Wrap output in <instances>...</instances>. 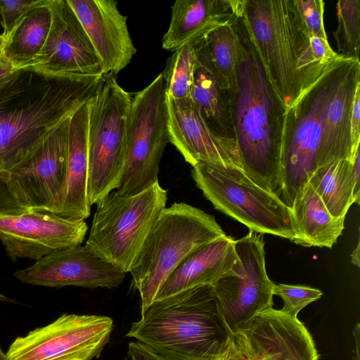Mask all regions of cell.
<instances>
[{
    "instance_id": "21",
    "label": "cell",
    "mask_w": 360,
    "mask_h": 360,
    "mask_svg": "<svg viewBox=\"0 0 360 360\" xmlns=\"http://www.w3.org/2000/svg\"><path fill=\"white\" fill-rule=\"evenodd\" d=\"M359 85V60L341 56L323 115L322 148L326 165L345 159L352 161L359 150L353 147L350 122L352 103Z\"/></svg>"
},
{
    "instance_id": "5",
    "label": "cell",
    "mask_w": 360,
    "mask_h": 360,
    "mask_svg": "<svg viewBox=\"0 0 360 360\" xmlns=\"http://www.w3.org/2000/svg\"><path fill=\"white\" fill-rule=\"evenodd\" d=\"M226 236L214 217L198 207L185 202L165 207L129 272L141 310L154 301L163 282L190 253Z\"/></svg>"
},
{
    "instance_id": "2",
    "label": "cell",
    "mask_w": 360,
    "mask_h": 360,
    "mask_svg": "<svg viewBox=\"0 0 360 360\" xmlns=\"http://www.w3.org/2000/svg\"><path fill=\"white\" fill-rule=\"evenodd\" d=\"M243 13L233 23L238 57L229 81L231 122L243 170L279 197L286 108L262 63Z\"/></svg>"
},
{
    "instance_id": "17",
    "label": "cell",
    "mask_w": 360,
    "mask_h": 360,
    "mask_svg": "<svg viewBox=\"0 0 360 360\" xmlns=\"http://www.w3.org/2000/svg\"><path fill=\"white\" fill-rule=\"evenodd\" d=\"M169 143L191 167L198 163L243 169L236 141L214 134L206 125L191 97L166 96Z\"/></svg>"
},
{
    "instance_id": "10",
    "label": "cell",
    "mask_w": 360,
    "mask_h": 360,
    "mask_svg": "<svg viewBox=\"0 0 360 360\" xmlns=\"http://www.w3.org/2000/svg\"><path fill=\"white\" fill-rule=\"evenodd\" d=\"M168 143L165 82L161 72L132 96L124 167L116 191L133 195L158 181L159 165Z\"/></svg>"
},
{
    "instance_id": "9",
    "label": "cell",
    "mask_w": 360,
    "mask_h": 360,
    "mask_svg": "<svg viewBox=\"0 0 360 360\" xmlns=\"http://www.w3.org/2000/svg\"><path fill=\"white\" fill-rule=\"evenodd\" d=\"M196 186L214 207L249 230L290 240L295 235L291 209L256 184L238 167L198 163L191 167Z\"/></svg>"
},
{
    "instance_id": "7",
    "label": "cell",
    "mask_w": 360,
    "mask_h": 360,
    "mask_svg": "<svg viewBox=\"0 0 360 360\" xmlns=\"http://www.w3.org/2000/svg\"><path fill=\"white\" fill-rule=\"evenodd\" d=\"M167 200V190L158 181L133 195L112 191L96 204L86 245L129 273Z\"/></svg>"
},
{
    "instance_id": "36",
    "label": "cell",
    "mask_w": 360,
    "mask_h": 360,
    "mask_svg": "<svg viewBox=\"0 0 360 360\" xmlns=\"http://www.w3.org/2000/svg\"><path fill=\"white\" fill-rule=\"evenodd\" d=\"M350 122L352 144L356 150L360 144V85L356 88L352 103Z\"/></svg>"
},
{
    "instance_id": "42",
    "label": "cell",
    "mask_w": 360,
    "mask_h": 360,
    "mask_svg": "<svg viewBox=\"0 0 360 360\" xmlns=\"http://www.w3.org/2000/svg\"><path fill=\"white\" fill-rule=\"evenodd\" d=\"M0 360H6V354L4 352L0 346Z\"/></svg>"
},
{
    "instance_id": "33",
    "label": "cell",
    "mask_w": 360,
    "mask_h": 360,
    "mask_svg": "<svg viewBox=\"0 0 360 360\" xmlns=\"http://www.w3.org/2000/svg\"><path fill=\"white\" fill-rule=\"evenodd\" d=\"M30 210L11 181L9 172H0V217L21 215Z\"/></svg>"
},
{
    "instance_id": "8",
    "label": "cell",
    "mask_w": 360,
    "mask_h": 360,
    "mask_svg": "<svg viewBox=\"0 0 360 360\" xmlns=\"http://www.w3.org/2000/svg\"><path fill=\"white\" fill-rule=\"evenodd\" d=\"M105 80L87 101L88 198L98 204L121 181L125 162L126 143L132 95L117 82L115 75Z\"/></svg>"
},
{
    "instance_id": "32",
    "label": "cell",
    "mask_w": 360,
    "mask_h": 360,
    "mask_svg": "<svg viewBox=\"0 0 360 360\" xmlns=\"http://www.w3.org/2000/svg\"><path fill=\"white\" fill-rule=\"evenodd\" d=\"M294 3L309 37L328 39L323 25L325 2L322 0H294Z\"/></svg>"
},
{
    "instance_id": "22",
    "label": "cell",
    "mask_w": 360,
    "mask_h": 360,
    "mask_svg": "<svg viewBox=\"0 0 360 360\" xmlns=\"http://www.w3.org/2000/svg\"><path fill=\"white\" fill-rule=\"evenodd\" d=\"M245 0H177L171 6L162 48L174 51L203 38L212 30L232 24L243 15Z\"/></svg>"
},
{
    "instance_id": "40",
    "label": "cell",
    "mask_w": 360,
    "mask_h": 360,
    "mask_svg": "<svg viewBox=\"0 0 360 360\" xmlns=\"http://www.w3.org/2000/svg\"><path fill=\"white\" fill-rule=\"evenodd\" d=\"M237 356V350L235 346L233 348L229 351L224 356H223L220 360H234Z\"/></svg>"
},
{
    "instance_id": "24",
    "label": "cell",
    "mask_w": 360,
    "mask_h": 360,
    "mask_svg": "<svg viewBox=\"0 0 360 360\" xmlns=\"http://www.w3.org/2000/svg\"><path fill=\"white\" fill-rule=\"evenodd\" d=\"M290 209L295 232L290 241L295 244L331 248L345 229V217L332 216L308 182Z\"/></svg>"
},
{
    "instance_id": "20",
    "label": "cell",
    "mask_w": 360,
    "mask_h": 360,
    "mask_svg": "<svg viewBox=\"0 0 360 360\" xmlns=\"http://www.w3.org/2000/svg\"><path fill=\"white\" fill-rule=\"evenodd\" d=\"M87 134L88 105L86 102L70 119L65 175L62 186L54 199L39 211L82 220L90 216Z\"/></svg>"
},
{
    "instance_id": "4",
    "label": "cell",
    "mask_w": 360,
    "mask_h": 360,
    "mask_svg": "<svg viewBox=\"0 0 360 360\" xmlns=\"http://www.w3.org/2000/svg\"><path fill=\"white\" fill-rule=\"evenodd\" d=\"M244 17L269 80L288 108L322 75L294 0H245Z\"/></svg>"
},
{
    "instance_id": "30",
    "label": "cell",
    "mask_w": 360,
    "mask_h": 360,
    "mask_svg": "<svg viewBox=\"0 0 360 360\" xmlns=\"http://www.w3.org/2000/svg\"><path fill=\"white\" fill-rule=\"evenodd\" d=\"M336 10L338 25L333 34L338 53L345 58L359 60L360 1L340 0Z\"/></svg>"
},
{
    "instance_id": "15",
    "label": "cell",
    "mask_w": 360,
    "mask_h": 360,
    "mask_svg": "<svg viewBox=\"0 0 360 360\" xmlns=\"http://www.w3.org/2000/svg\"><path fill=\"white\" fill-rule=\"evenodd\" d=\"M125 274L86 245H79L53 252L31 266L17 270L14 276L33 285L111 289L123 283Z\"/></svg>"
},
{
    "instance_id": "6",
    "label": "cell",
    "mask_w": 360,
    "mask_h": 360,
    "mask_svg": "<svg viewBox=\"0 0 360 360\" xmlns=\"http://www.w3.org/2000/svg\"><path fill=\"white\" fill-rule=\"evenodd\" d=\"M340 57L285 110L279 198L290 209L313 172L326 165L322 148L323 115Z\"/></svg>"
},
{
    "instance_id": "27",
    "label": "cell",
    "mask_w": 360,
    "mask_h": 360,
    "mask_svg": "<svg viewBox=\"0 0 360 360\" xmlns=\"http://www.w3.org/2000/svg\"><path fill=\"white\" fill-rule=\"evenodd\" d=\"M308 183L332 216L345 217L354 203L352 161L330 162L314 171Z\"/></svg>"
},
{
    "instance_id": "16",
    "label": "cell",
    "mask_w": 360,
    "mask_h": 360,
    "mask_svg": "<svg viewBox=\"0 0 360 360\" xmlns=\"http://www.w3.org/2000/svg\"><path fill=\"white\" fill-rule=\"evenodd\" d=\"M49 6L50 31L30 67L53 74H103L100 58L68 1L50 0Z\"/></svg>"
},
{
    "instance_id": "34",
    "label": "cell",
    "mask_w": 360,
    "mask_h": 360,
    "mask_svg": "<svg viewBox=\"0 0 360 360\" xmlns=\"http://www.w3.org/2000/svg\"><path fill=\"white\" fill-rule=\"evenodd\" d=\"M49 0H0V14L2 18L4 39L8 37L18 21L30 10L46 4Z\"/></svg>"
},
{
    "instance_id": "3",
    "label": "cell",
    "mask_w": 360,
    "mask_h": 360,
    "mask_svg": "<svg viewBox=\"0 0 360 360\" xmlns=\"http://www.w3.org/2000/svg\"><path fill=\"white\" fill-rule=\"evenodd\" d=\"M127 336L166 360H220L234 347L212 285L154 300Z\"/></svg>"
},
{
    "instance_id": "28",
    "label": "cell",
    "mask_w": 360,
    "mask_h": 360,
    "mask_svg": "<svg viewBox=\"0 0 360 360\" xmlns=\"http://www.w3.org/2000/svg\"><path fill=\"white\" fill-rule=\"evenodd\" d=\"M233 23L219 27L195 41L197 58L211 71L220 86L229 89L237 63V39Z\"/></svg>"
},
{
    "instance_id": "29",
    "label": "cell",
    "mask_w": 360,
    "mask_h": 360,
    "mask_svg": "<svg viewBox=\"0 0 360 360\" xmlns=\"http://www.w3.org/2000/svg\"><path fill=\"white\" fill-rule=\"evenodd\" d=\"M196 63L194 41L184 44L173 51L162 72L167 97L173 99L190 97Z\"/></svg>"
},
{
    "instance_id": "37",
    "label": "cell",
    "mask_w": 360,
    "mask_h": 360,
    "mask_svg": "<svg viewBox=\"0 0 360 360\" xmlns=\"http://www.w3.org/2000/svg\"><path fill=\"white\" fill-rule=\"evenodd\" d=\"M359 150L355 154L352 161V173L354 183V202L359 204L360 198V163H359Z\"/></svg>"
},
{
    "instance_id": "41",
    "label": "cell",
    "mask_w": 360,
    "mask_h": 360,
    "mask_svg": "<svg viewBox=\"0 0 360 360\" xmlns=\"http://www.w3.org/2000/svg\"><path fill=\"white\" fill-rule=\"evenodd\" d=\"M0 301L8 302H15V300H13V299L9 298L8 297H6V295H4L2 293H0Z\"/></svg>"
},
{
    "instance_id": "13",
    "label": "cell",
    "mask_w": 360,
    "mask_h": 360,
    "mask_svg": "<svg viewBox=\"0 0 360 360\" xmlns=\"http://www.w3.org/2000/svg\"><path fill=\"white\" fill-rule=\"evenodd\" d=\"M245 360H318L312 337L297 318L280 309H265L233 333Z\"/></svg>"
},
{
    "instance_id": "31",
    "label": "cell",
    "mask_w": 360,
    "mask_h": 360,
    "mask_svg": "<svg viewBox=\"0 0 360 360\" xmlns=\"http://www.w3.org/2000/svg\"><path fill=\"white\" fill-rule=\"evenodd\" d=\"M323 292L307 285L274 284L273 295L281 297L283 307L280 309L293 318H297L298 313L309 304L320 299Z\"/></svg>"
},
{
    "instance_id": "18",
    "label": "cell",
    "mask_w": 360,
    "mask_h": 360,
    "mask_svg": "<svg viewBox=\"0 0 360 360\" xmlns=\"http://www.w3.org/2000/svg\"><path fill=\"white\" fill-rule=\"evenodd\" d=\"M70 117L49 132L29 159L8 172L11 181L31 210L45 207L62 186Z\"/></svg>"
},
{
    "instance_id": "11",
    "label": "cell",
    "mask_w": 360,
    "mask_h": 360,
    "mask_svg": "<svg viewBox=\"0 0 360 360\" xmlns=\"http://www.w3.org/2000/svg\"><path fill=\"white\" fill-rule=\"evenodd\" d=\"M113 328L107 316L63 314L16 338L6 360H92L101 356Z\"/></svg>"
},
{
    "instance_id": "43",
    "label": "cell",
    "mask_w": 360,
    "mask_h": 360,
    "mask_svg": "<svg viewBox=\"0 0 360 360\" xmlns=\"http://www.w3.org/2000/svg\"><path fill=\"white\" fill-rule=\"evenodd\" d=\"M234 360H245V359L240 356V354L237 351V356Z\"/></svg>"
},
{
    "instance_id": "26",
    "label": "cell",
    "mask_w": 360,
    "mask_h": 360,
    "mask_svg": "<svg viewBox=\"0 0 360 360\" xmlns=\"http://www.w3.org/2000/svg\"><path fill=\"white\" fill-rule=\"evenodd\" d=\"M190 97L200 117L214 134L236 141L229 89L222 88L211 71L198 58Z\"/></svg>"
},
{
    "instance_id": "39",
    "label": "cell",
    "mask_w": 360,
    "mask_h": 360,
    "mask_svg": "<svg viewBox=\"0 0 360 360\" xmlns=\"http://www.w3.org/2000/svg\"><path fill=\"white\" fill-rule=\"evenodd\" d=\"M360 248H359V243H358L356 247L354 249L352 253L351 254V262L356 265L357 267L360 266Z\"/></svg>"
},
{
    "instance_id": "44",
    "label": "cell",
    "mask_w": 360,
    "mask_h": 360,
    "mask_svg": "<svg viewBox=\"0 0 360 360\" xmlns=\"http://www.w3.org/2000/svg\"><path fill=\"white\" fill-rule=\"evenodd\" d=\"M1 23H2V18H1V15L0 14V25H1Z\"/></svg>"
},
{
    "instance_id": "23",
    "label": "cell",
    "mask_w": 360,
    "mask_h": 360,
    "mask_svg": "<svg viewBox=\"0 0 360 360\" xmlns=\"http://www.w3.org/2000/svg\"><path fill=\"white\" fill-rule=\"evenodd\" d=\"M234 240L226 236L190 253L165 279L154 300L194 287L213 285L237 261Z\"/></svg>"
},
{
    "instance_id": "38",
    "label": "cell",
    "mask_w": 360,
    "mask_h": 360,
    "mask_svg": "<svg viewBox=\"0 0 360 360\" xmlns=\"http://www.w3.org/2000/svg\"><path fill=\"white\" fill-rule=\"evenodd\" d=\"M4 37L0 35V81L7 78L15 70L4 53Z\"/></svg>"
},
{
    "instance_id": "12",
    "label": "cell",
    "mask_w": 360,
    "mask_h": 360,
    "mask_svg": "<svg viewBox=\"0 0 360 360\" xmlns=\"http://www.w3.org/2000/svg\"><path fill=\"white\" fill-rule=\"evenodd\" d=\"M234 248L236 264L212 285L233 334L255 315L272 307L274 285L266 271L264 234L250 230L234 240Z\"/></svg>"
},
{
    "instance_id": "1",
    "label": "cell",
    "mask_w": 360,
    "mask_h": 360,
    "mask_svg": "<svg viewBox=\"0 0 360 360\" xmlns=\"http://www.w3.org/2000/svg\"><path fill=\"white\" fill-rule=\"evenodd\" d=\"M104 79L103 74H53L27 67L0 81V172L29 159Z\"/></svg>"
},
{
    "instance_id": "35",
    "label": "cell",
    "mask_w": 360,
    "mask_h": 360,
    "mask_svg": "<svg viewBox=\"0 0 360 360\" xmlns=\"http://www.w3.org/2000/svg\"><path fill=\"white\" fill-rule=\"evenodd\" d=\"M124 360H166L146 345L139 342H130Z\"/></svg>"
},
{
    "instance_id": "19",
    "label": "cell",
    "mask_w": 360,
    "mask_h": 360,
    "mask_svg": "<svg viewBox=\"0 0 360 360\" xmlns=\"http://www.w3.org/2000/svg\"><path fill=\"white\" fill-rule=\"evenodd\" d=\"M86 31L102 65L103 75H117L136 53L127 17L113 0H67Z\"/></svg>"
},
{
    "instance_id": "14",
    "label": "cell",
    "mask_w": 360,
    "mask_h": 360,
    "mask_svg": "<svg viewBox=\"0 0 360 360\" xmlns=\"http://www.w3.org/2000/svg\"><path fill=\"white\" fill-rule=\"evenodd\" d=\"M87 230L84 220L35 210L0 217V240L13 262L25 258L37 261L57 250L79 245Z\"/></svg>"
},
{
    "instance_id": "25",
    "label": "cell",
    "mask_w": 360,
    "mask_h": 360,
    "mask_svg": "<svg viewBox=\"0 0 360 360\" xmlns=\"http://www.w3.org/2000/svg\"><path fill=\"white\" fill-rule=\"evenodd\" d=\"M49 1L27 12L5 38L4 53L15 70L32 66L44 47L52 22Z\"/></svg>"
}]
</instances>
